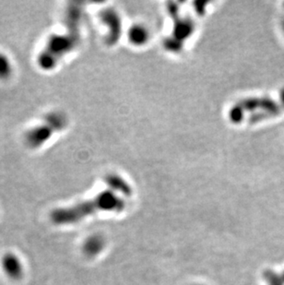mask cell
<instances>
[{
	"label": "cell",
	"instance_id": "cell-1",
	"mask_svg": "<svg viewBox=\"0 0 284 285\" xmlns=\"http://www.w3.org/2000/svg\"><path fill=\"white\" fill-rule=\"evenodd\" d=\"M82 10L79 3H71L66 15V31L51 36L38 56V65L45 70L53 69L63 56L72 51L80 42V25Z\"/></svg>",
	"mask_w": 284,
	"mask_h": 285
},
{
	"label": "cell",
	"instance_id": "cell-4",
	"mask_svg": "<svg viewBox=\"0 0 284 285\" xmlns=\"http://www.w3.org/2000/svg\"><path fill=\"white\" fill-rule=\"evenodd\" d=\"M66 124V117L61 113H52L46 117L43 125L31 128L26 133V144L30 148H38L50 138L53 133L64 128Z\"/></svg>",
	"mask_w": 284,
	"mask_h": 285
},
{
	"label": "cell",
	"instance_id": "cell-6",
	"mask_svg": "<svg viewBox=\"0 0 284 285\" xmlns=\"http://www.w3.org/2000/svg\"><path fill=\"white\" fill-rule=\"evenodd\" d=\"M101 19L110 29V33L107 37V42L109 44L117 42L120 33V20L118 15L115 11L105 10L101 12Z\"/></svg>",
	"mask_w": 284,
	"mask_h": 285
},
{
	"label": "cell",
	"instance_id": "cell-5",
	"mask_svg": "<svg viewBox=\"0 0 284 285\" xmlns=\"http://www.w3.org/2000/svg\"><path fill=\"white\" fill-rule=\"evenodd\" d=\"M2 268L11 279H20L23 275V266L20 259L14 254H7L2 258Z\"/></svg>",
	"mask_w": 284,
	"mask_h": 285
},
{
	"label": "cell",
	"instance_id": "cell-2",
	"mask_svg": "<svg viewBox=\"0 0 284 285\" xmlns=\"http://www.w3.org/2000/svg\"><path fill=\"white\" fill-rule=\"evenodd\" d=\"M124 201L110 191H104L96 198L77 204L70 208L55 209L51 213L52 222L57 225L75 224L81 220L100 210H120Z\"/></svg>",
	"mask_w": 284,
	"mask_h": 285
},
{
	"label": "cell",
	"instance_id": "cell-3",
	"mask_svg": "<svg viewBox=\"0 0 284 285\" xmlns=\"http://www.w3.org/2000/svg\"><path fill=\"white\" fill-rule=\"evenodd\" d=\"M283 111L284 109L278 100L276 101L269 97H257L244 99L237 102L231 109L229 117L233 123H240L243 121L246 113H249L245 120L255 123L266 118L276 117Z\"/></svg>",
	"mask_w": 284,
	"mask_h": 285
},
{
	"label": "cell",
	"instance_id": "cell-9",
	"mask_svg": "<svg viewBox=\"0 0 284 285\" xmlns=\"http://www.w3.org/2000/svg\"><path fill=\"white\" fill-rule=\"evenodd\" d=\"M129 37L134 44L140 45L147 40L148 31L140 26H135L129 31Z\"/></svg>",
	"mask_w": 284,
	"mask_h": 285
},
{
	"label": "cell",
	"instance_id": "cell-8",
	"mask_svg": "<svg viewBox=\"0 0 284 285\" xmlns=\"http://www.w3.org/2000/svg\"><path fill=\"white\" fill-rule=\"evenodd\" d=\"M105 180L110 187L116 190L120 191L122 193L129 195L131 192L129 186L127 183H125L124 180L117 175H109V176H107Z\"/></svg>",
	"mask_w": 284,
	"mask_h": 285
},
{
	"label": "cell",
	"instance_id": "cell-12",
	"mask_svg": "<svg viewBox=\"0 0 284 285\" xmlns=\"http://www.w3.org/2000/svg\"><path fill=\"white\" fill-rule=\"evenodd\" d=\"M280 27H281V31L283 32L284 35V18L281 20V21H280Z\"/></svg>",
	"mask_w": 284,
	"mask_h": 285
},
{
	"label": "cell",
	"instance_id": "cell-7",
	"mask_svg": "<svg viewBox=\"0 0 284 285\" xmlns=\"http://www.w3.org/2000/svg\"><path fill=\"white\" fill-rule=\"evenodd\" d=\"M103 246V241L101 237L99 236H92L87 240L84 244V251L89 256H94L98 254Z\"/></svg>",
	"mask_w": 284,
	"mask_h": 285
},
{
	"label": "cell",
	"instance_id": "cell-11",
	"mask_svg": "<svg viewBox=\"0 0 284 285\" xmlns=\"http://www.w3.org/2000/svg\"><path fill=\"white\" fill-rule=\"evenodd\" d=\"M279 98H278V101H279V103L281 104V106L284 109V87H282L280 89V91L279 92Z\"/></svg>",
	"mask_w": 284,
	"mask_h": 285
},
{
	"label": "cell",
	"instance_id": "cell-10",
	"mask_svg": "<svg viewBox=\"0 0 284 285\" xmlns=\"http://www.w3.org/2000/svg\"><path fill=\"white\" fill-rule=\"evenodd\" d=\"M11 72L12 66L9 58L5 55L0 54V79H6L10 77Z\"/></svg>",
	"mask_w": 284,
	"mask_h": 285
}]
</instances>
